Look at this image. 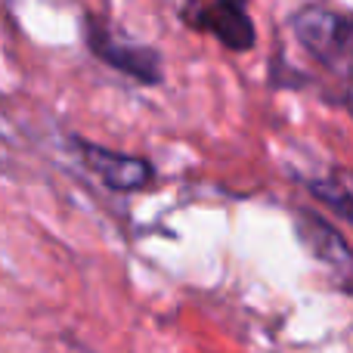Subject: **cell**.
Segmentation results:
<instances>
[{"mask_svg":"<svg viewBox=\"0 0 353 353\" xmlns=\"http://www.w3.org/2000/svg\"><path fill=\"white\" fill-rule=\"evenodd\" d=\"M292 28L307 53L325 68L353 74V12H335L329 6H304L292 19Z\"/></svg>","mask_w":353,"mask_h":353,"instance_id":"6da1fadb","label":"cell"},{"mask_svg":"<svg viewBox=\"0 0 353 353\" xmlns=\"http://www.w3.org/2000/svg\"><path fill=\"white\" fill-rule=\"evenodd\" d=\"M87 47L99 62H105L109 68H115V72L128 74V78L140 81L146 87H155L165 81V62H161L159 50L149 47V43L128 41V37L109 31L97 19L87 22Z\"/></svg>","mask_w":353,"mask_h":353,"instance_id":"7a4b0ae2","label":"cell"},{"mask_svg":"<svg viewBox=\"0 0 353 353\" xmlns=\"http://www.w3.org/2000/svg\"><path fill=\"white\" fill-rule=\"evenodd\" d=\"M72 149L78 152L81 165L112 192H140L155 180V165L143 155L115 152V149H105L84 137H72Z\"/></svg>","mask_w":353,"mask_h":353,"instance_id":"3957f363","label":"cell"},{"mask_svg":"<svg viewBox=\"0 0 353 353\" xmlns=\"http://www.w3.org/2000/svg\"><path fill=\"white\" fill-rule=\"evenodd\" d=\"M183 19L192 28L214 34L232 53H248L257 43L254 22L248 16V0H214V3L189 0L183 6Z\"/></svg>","mask_w":353,"mask_h":353,"instance_id":"277c9868","label":"cell"},{"mask_svg":"<svg viewBox=\"0 0 353 353\" xmlns=\"http://www.w3.org/2000/svg\"><path fill=\"white\" fill-rule=\"evenodd\" d=\"M294 230H298V239L307 248V254L323 263L325 273H329L338 285L353 292V248L347 239H344L329 220L313 214L310 208H298Z\"/></svg>","mask_w":353,"mask_h":353,"instance_id":"5b68a950","label":"cell"},{"mask_svg":"<svg viewBox=\"0 0 353 353\" xmlns=\"http://www.w3.org/2000/svg\"><path fill=\"white\" fill-rule=\"evenodd\" d=\"M304 186L319 205H325L332 214H338V217L353 226V171L332 168V171L319 176H307Z\"/></svg>","mask_w":353,"mask_h":353,"instance_id":"8992f818","label":"cell"},{"mask_svg":"<svg viewBox=\"0 0 353 353\" xmlns=\"http://www.w3.org/2000/svg\"><path fill=\"white\" fill-rule=\"evenodd\" d=\"M347 109H350V115H353V90L347 93Z\"/></svg>","mask_w":353,"mask_h":353,"instance_id":"52a82bcc","label":"cell"}]
</instances>
